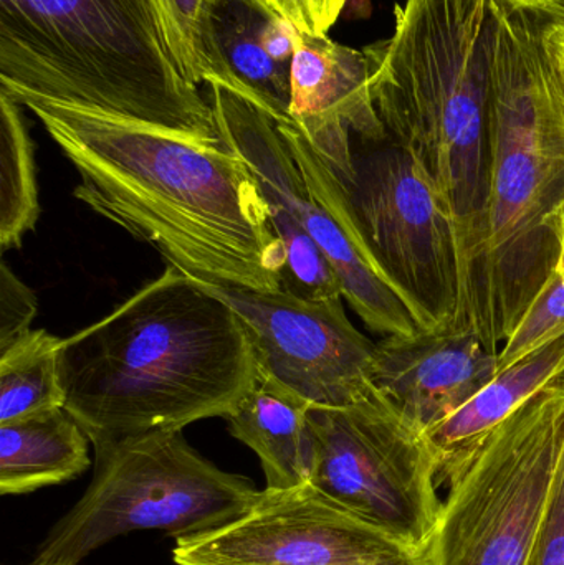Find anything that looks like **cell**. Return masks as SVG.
Instances as JSON below:
<instances>
[{
  "instance_id": "cell-1",
  "label": "cell",
  "mask_w": 564,
  "mask_h": 565,
  "mask_svg": "<svg viewBox=\"0 0 564 565\" xmlns=\"http://www.w3.org/2000/svg\"><path fill=\"white\" fill-rule=\"evenodd\" d=\"M19 105L78 172L73 195L166 264L195 281L280 291L287 252L241 156L45 99Z\"/></svg>"
},
{
  "instance_id": "cell-2",
  "label": "cell",
  "mask_w": 564,
  "mask_h": 565,
  "mask_svg": "<svg viewBox=\"0 0 564 565\" xmlns=\"http://www.w3.org/2000/svg\"><path fill=\"white\" fill-rule=\"evenodd\" d=\"M58 374L63 408L95 454L224 418L258 377L237 312L171 265L111 315L62 339Z\"/></svg>"
},
{
  "instance_id": "cell-3",
  "label": "cell",
  "mask_w": 564,
  "mask_h": 565,
  "mask_svg": "<svg viewBox=\"0 0 564 565\" xmlns=\"http://www.w3.org/2000/svg\"><path fill=\"white\" fill-rule=\"evenodd\" d=\"M493 6L486 205L456 324L499 352L558 262L564 86L546 49L549 13Z\"/></svg>"
},
{
  "instance_id": "cell-4",
  "label": "cell",
  "mask_w": 564,
  "mask_h": 565,
  "mask_svg": "<svg viewBox=\"0 0 564 565\" xmlns=\"http://www.w3.org/2000/svg\"><path fill=\"white\" fill-rule=\"evenodd\" d=\"M0 93L224 146L149 0H0Z\"/></svg>"
},
{
  "instance_id": "cell-5",
  "label": "cell",
  "mask_w": 564,
  "mask_h": 565,
  "mask_svg": "<svg viewBox=\"0 0 564 565\" xmlns=\"http://www.w3.org/2000/svg\"><path fill=\"white\" fill-rule=\"evenodd\" d=\"M390 39L366 46L386 141L421 166L467 258L479 235L489 161L493 0H406Z\"/></svg>"
},
{
  "instance_id": "cell-6",
  "label": "cell",
  "mask_w": 564,
  "mask_h": 565,
  "mask_svg": "<svg viewBox=\"0 0 564 565\" xmlns=\"http://www.w3.org/2000/svg\"><path fill=\"white\" fill-rule=\"evenodd\" d=\"M277 128L308 188L360 234L423 328L443 331L456 324L462 301L459 234L411 154L387 141H354L353 172L340 179L294 121Z\"/></svg>"
},
{
  "instance_id": "cell-7",
  "label": "cell",
  "mask_w": 564,
  "mask_h": 565,
  "mask_svg": "<svg viewBox=\"0 0 564 565\" xmlns=\"http://www.w3.org/2000/svg\"><path fill=\"white\" fill-rule=\"evenodd\" d=\"M258 490L215 467L182 430L145 435L95 454V478L52 527L36 563L78 565L109 541L136 531L174 540L217 530L247 513Z\"/></svg>"
},
{
  "instance_id": "cell-8",
  "label": "cell",
  "mask_w": 564,
  "mask_h": 565,
  "mask_svg": "<svg viewBox=\"0 0 564 565\" xmlns=\"http://www.w3.org/2000/svg\"><path fill=\"white\" fill-rule=\"evenodd\" d=\"M563 455L564 375L457 465L427 565H529Z\"/></svg>"
},
{
  "instance_id": "cell-9",
  "label": "cell",
  "mask_w": 564,
  "mask_h": 565,
  "mask_svg": "<svg viewBox=\"0 0 564 565\" xmlns=\"http://www.w3.org/2000/svg\"><path fill=\"white\" fill-rule=\"evenodd\" d=\"M308 425V483L426 554L444 504L426 435L377 391L347 407H310Z\"/></svg>"
},
{
  "instance_id": "cell-10",
  "label": "cell",
  "mask_w": 564,
  "mask_h": 565,
  "mask_svg": "<svg viewBox=\"0 0 564 565\" xmlns=\"http://www.w3.org/2000/svg\"><path fill=\"white\" fill-rule=\"evenodd\" d=\"M209 95L225 148L241 156L262 195L285 205L320 247L340 280L343 298L364 324L384 338L426 331L360 234L308 188L272 116L217 83L209 86Z\"/></svg>"
},
{
  "instance_id": "cell-11",
  "label": "cell",
  "mask_w": 564,
  "mask_h": 565,
  "mask_svg": "<svg viewBox=\"0 0 564 565\" xmlns=\"http://www.w3.org/2000/svg\"><path fill=\"white\" fill-rule=\"evenodd\" d=\"M175 565H427L426 554L311 483L258 491L238 520L175 540Z\"/></svg>"
},
{
  "instance_id": "cell-12",
  "label": "cell",
  "mask_w": 564,
  "mask_h": 565,
  "mask_svg": "<svg viewBox=\"0 0 564 565\" xmlns=\"http://www.w3.org/2000/svg\"><path fill=\"white\" fill-rule=\"evenodd\" d=\"M198 282L244 322L258 377L300 395L311 407H347L376 391L377 344L354 328L343 298L313 301L284 291Z\"/></svg>"
},
{
  "instance_id": "cell-13",
  "label": "cell",
  "mask_w": 564,
  "mask_h": 565,
  "mask_svg": "<svg viewBox=\"0 0 564 565\" xmlns=\"http://www.w3.org/2000/svg\"><path fill=\"white\" fill-rule=\"evenodd\" d=\"M499 374V352L470 326L387 335L377 342L373 385L417 430L427 431L466 407Z\"/></svg>"
},
{
  "instance_id": "cell-14",
  "label": "cell",
  "mask_w": 564,
  "mask_h": 565,
  "mask_svg": "<svg viewBox=\"0 0 564 565\" xmlns=\"http://www.w3.org/2000/svg\"><path fill=\"white\" fill-rule=\"evenodd\" d=\"M364 50L300 33L291 63L290 118L337 178L353 172L354 141L384 142Z\"/></svg>"
},
{
  "instance_id": "cell-15",
  "label": "cell",
  "mask_w": 564,
  "mask_h": 565,
  "mask_svg": "<svg viewBox=\"0 0 564 565\" xmlns=\"http://www.w3.org/2000/svg\"><path fill=\"white\" fill-rule=\"evenodd\" d=\"M211 22L245 98L275 122H290V73L300 32L265 0H211Z\"/></svg>"
},
{
  "instance_id": "cell-16",
  "label": "cell",
  "mask_w": 564,
  "mask_h": 565,
  "mask_svg": "<svg viewBox=\"0 0 564 565\" xmlns=\"http://www.w3.org/2000/svg\"><path fill=\"white\" fill-rule=\"evenodd\" d=\"M310 407L300 395L257 377L225 415L232 437L257 454L267 490H290L310 480Z\"/></svg>"
},
{
  "instance_id": "cell-17",
  "label": "cell",
  "mask_w": 564,
  "mask_h": 565,
  "mask_svg": "<svg viewBox=\"0 0 564 565\" xmlns=\"http://www.w3.org/2000/svg\"><path fill=\"white\" fill-rule=\"evenodd\" d=\"M564 375V334L499 372L466 407L427 431L439 481L446 483L462 458L533 395Z\"/></svg>"
},
{
  "instance_id": "cell-18",
  "label": "cell",
  "mask_w": 564,
  "mask_h": 565,
  "mask_svg": "<svg viewBox=\"0 0 564 565\" xmlns=\"http://www.w3.org/2000/svg\"><path fill=\"white\" fill-rule=\"evenodd\" d=\"M89 444L63 407L0 424V493L17 497L75 480L92 465Z\"/></svg>"
},
{
  "instance_id": "cell-19",
  "label": "cell",
  "mask_w": 564,
  "mask_h": 565,
  "mask_svg": "<svg viewBox=\"0 0 564 565\" xmlns=\"http://www.w3.org/2000/svg\"><path fill=\"white\" fill-rule=\"evenodd\" d=\"M62 339L30 329L0 352V424L65 405L58 374Z\"/></svg>"
},
{
  "instance_id": "cell-20",
  "label": "cell",
  "mask_w": 564,
  "mask_h": 565,
  "mask_svg": "<svg viewBox=\"0 0 564 565\" xmlns=\"http://www.w3.org/2000/svg\"><path fill=\"white\" fill-rule=\"evenodd\" d=\"M39 217L33 145L19 103L0 93V248L19 247Z\"/></svg>"
},
{
  "instance_id": "cell-21",
  "label": "cell",
  "mask_w": 564,
  "mask_h": 565,
  "mask_svg": "<svg viewBox=\"0 0 564 565\" xmlns=\"http://www.w3.org/2000/svg\"><path fill=\"white\" fill-rule=\"evenodd\" d=\"M175 66L192 85L214 83L244 96L219 52L211 22V0H149Z\"/></svg>"
},
{
  "instance_id": "cell-22",
  "label": "cell",
  "mask_w": 564,
  "mask_h": 565,
  "mask_svg": "<svg viewBox=\"0 0 564 565\" xmlns=\"http://www.w3.org/2000/svg\"><path fill=\"white\" fill-rule=\"evenodd\" d=\"M564 334V278L553 275L499 351V372Z\"/></svg>"
},
{
  "instance_id": "cell-23",
  "label": "cell",
  "mask_w": 564,
  "mask_h": 565,
  "mask_svg": "<svg viewBox=\"0 0 564 565\" xmlns=\"http://www.w3.org/2000/svg\"><path fill=\"white\" fill-rule=\"evenodd\" d=\"M39 301L9 265H0V352L30 331Z\"/></svg>"
},
{
  "instance_id": "cell-24",
  "label": "cell",
  "mask_w": 564,
  "mask_h": 565,
  "mask_svg": "<svg viewBox=\"0 0 564 565\" xmlns=\"http://www.w3.org/2000/svg\"><path fill=\"white\" fill-rule=\"evenodd\" d=\"M529 565H564V455Z\"/></svg>"
},
{
  "instance_id": "cell-25",
  "label": "cell",
  "mask_w": 564,
  "mask_h": 565,
  "mask_svg": "<svg viewBox=\"0 0 564 565\" xmlns=\"http://www.w3.org/2000/svg\"><path fill=\"white\" fill-rule=\"evenodd\" d=\"M305 35L327 36L347 0H265Z\"/></svg>"
},
{
  "instance_id": "cell-26",
  "label": "cell",
  "mask_w": 564,
  "mask_h": 565,
  "mask_svg": "<svg viewBox=\"0 0 564 565\" xmlns=\"http://www.w3.org/2000/svg\"><path fill=\"white\" fill-rule=\"evenodd\" d=\"M546 49L552 58L553 68L564 86V20L549 17L546 20Z\"/></svg>"
},
{
  "instance_id": "cell-27",
  "label": "cell",
  "mask_w": 564,
  "mask_h": 565,
  "mask_svg": "<svg viewBox=\"0 0 564 565\" xmlns=\"http://www.w3.org/2000/svg\"><path fill=\"white\" fill-rule=\"evenodd\" d=\"M507 2L529 7V9L539 10V12L549 13V15L564 20V3L562 0H507Z\"/></svg>"
},
{
  "instance_id": "cell-28",
  "label": "cell",
  "mask_w": 564,
  "mask_h": 565,
  "mask_svg": "<svg viewBox=\"0 0 564 565\" xmlns=\"http://www.w3.org/2000/svg\"><path fill=\"white\" fill-rule=\"evenodd\" d=\"M560 247L558 262H556L555 274L564 278V214L562 218V227H560Z\"/></svg>"
},
{
  "instance_id": "cell-29",
  "label": "cell",
  "mask_w": 564,
  "mask_h": 565,
  "mask_svg": "<svg viewBox=\"0 0 564 565\" xmlns=\"http://www.w3.org/2000/svg\"><path fill=\"white\" fill-rule=\"evenodd\" d=\"M26 565H62V564L36 563V561H33L32 564H26Z\"/></svg>"
},
{
  "instance_id": "cell-30",
  "label": "cell",
  "mask_w": 564,
  "mask_h": 565,
  "mask_svg": "<svg viewBox=\"0 0 564 565\" xmlns=\"http://www.w3.org/2000/svg\"><path fill=\"white\" fill-rule=\"evenodd\" d=\"M562 2L564 3V0H562Z\"/></svg>"
}]
</instances>
